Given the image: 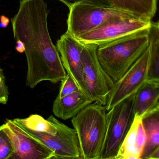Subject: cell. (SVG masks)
<instances>
[{
  "instance_id": "7c38bea8",
  "label": "cell",
  "mask_w": 159,
  "mask_h": 159,
  "mask_svg": "<svg viewBox=\"0 0 159 159\" xmlns=\"http://www.w3.org/2000/svg\"><path fill=\"white\" fill-rule=\"evenodd\" d=\"M146 140L142 119L134 116L116 159H142Z\"/></svg>"
},
{
  "instance_id": "ffe728a7",
  "label": "cell",
  "mask_w": 159,
  "mask_h": 159,
  "mask_svg": "<svg viewBox=\"0 0 159 159\" xmlns=\"http://www.w3.org/2000/svg\"><path fill=\"white\" fill-rule=\"evenodd\" d=\"M80 90L78 86L72 77L67 74L65 78L61 80V85L57 97L62 98Z\"/></svg>"
},
{
  "instance_id": "ac0fdd59",
  "label": "cell",
  "mask_w": 159,
  "mask_h": 159,
  "mask_svg": "<svg viewBox=\"0 0 159 159\" xmlns=\"http://www.w3.org/2000/svg\"><path fill=\"white\" fill-rule=\"evenodd\" d=\"M13 121L17 125L23 126L35 131L56 135L57 129L52 123L38 115H33L25 119H15Z\"/></svg>"
},
{
  "instance_id": "4316f807",
  "label": "cell",
  "mask_w": 159,
  "mask_h": 159,
  "mask_svg": "<svg viewBox=\"0 0 159 159\" xmlns=\"http://www.w3.org/2000/svg\"><path fill=\"white\" fill-rule=\"evenodd\" d=\"M156 24H157V26L159 28V22H157V23H156Z\"/></svg>"
},
{
  "instance_id": "ba28073f",
  "label": "cell",
  "mask_w": 159,
  "mask_h": 159,
  "mask_svg": "<svg viewBox=\"0 0 159 159\" xmlns=\"http://www.w3.org/2000/svg\"><path fill=\"white\" fill-rule=\"evenodd\" d=\"M47 119L57 128L56 135L35 131L17 125L50 148L55 154V159H80V147L75 129L65 125L53 115Z\"/></svg>"
},
{
  "instance_id": "4fadbf2b",
  "label": "cell",
  "mask_w": 159,
  "mask_h": 159,
  "mask_svg": "<svg viewBox=\"0 0 159 159\" xmlns=\"http://www.w3.org/2000/svg\"><path fill=\"white\" fill-rule=\"evenodd\" d=\"M93 102L89 95L80 90L62 98L57 97L53 103L54 115L63 120L73 118L80 111Z\"/></svg>"
},
{
  "instance_id": "9a60e30c",
  "label": "cell",
  "mask_w": 159,
  "mask_h": 159,
  "mask_svg": "<svg viewBox=\"0 0 159 159\" xmlns=\"http://www.w3.org/2000/svg\"><path fill=\"white\" fill-rule=\"evenodd\" d=\"M112 7L139 18L151 21L157 11V0H108Z\"/></svg>"
},
{
  "instance_id": "7a4b0ae2",
  "label": "cell",
  "mask_w": 159,
  "mask_h": 159,
  "mask_svg": "<svg viewBox=\"0 0 159 159\" xmlns=\"http://www.w3.org/2000/svg\"><path fill=\"white\" fill-rule=\"evenodd\" d=\"M150 28L98 47V60L115 82L126 73L148 47Z\"/></svg>"
},
{
  "instance_id": "7402d4cb",
  "label": "cell",
  "mask_w": 159,
  "mask_h": 159,
  "mask_svg": "<svg viewBox=\"0 0 159 159\" xmlns=\"http://www.w3.org/2000/svg\"><path fill=\"white\" fill-rule=\"evenodd\" d=\"M8 89L6 85L2 70L0 68V103L6 104L8 99Z\"/></svg>"
},
{
  "instance_id": "44dd1931",
  "label": "cell",
  "mask_w": 159,
  "mask_h": 159,
  "mask_svg": "<svg viewBox=\"0 0 159 159\" xmlns=\"http://www.w3.org/2000/svg\"><path fill=\"white\" fill-rule=\"evenodd\" d=\"M68 6L70 9L73 6L80 3L90 4L99 6L112 7L108 0H59Z\"/></svg>"
},
{
  "instance_id": "603a6c76",
  "label": "cell",
  "mask_w": 159,
  "mask_h": 159,
  "mask_svg": "<svg viewBox=\"0 0 159 159\" xmlns=\"http://www.w3.org/2000/svg\"><path fill=\"white\" fill-rule=\"evenodd\" d=\"M9 22H10V21H9V18L2 15L0 17V27L6 28L8 26Z\"/></svg>"
},
{
  "instance_id": "9c48e42d",
  "label": "cell",
  "mask_w": 159,
  "mask_h": 159,
  "mask_svg": "<svg viewBox=\"0 0 159 159\" xmlns=\"http://www.w3.org/2000/svg\"><path fill=\"white\" fill-rule=\"evenodd\" d=\"M150 45L114 86L106 105L109 111L121 101L134 94L147 80Z\"/></svg>"
},
{
  "instance_id": "5b68a950",
  "label": "cell",
  "mask_w": 159,
  "mask_h": 159,
  "mask_svg": "<svg viewBox=\"0 0 159 159\" xmlns=\"http://www.w3.org/2000/svg\"><path fill=\"white\" fill-rule=\"evenodd\" d=\"M131 17L136 16L114 7L80 3L70 8L67 32L76 38L109 20Z\"/></svg>"
},
{
  "instance_id": "e0dca14e",
  "label": "cell",
  "mask_w": 159,
  "mask_h": 159,
  "mask_svg": "<svg viewBox=\"0 0 159 159\" xmlns=\"http://www.w3.org/2000/svg\"><path fill=\"white\" fill-rule=\"evenodd\" d=\"M150 54L147 72V80L159 83V28L152 23L149 29Z\"/></svg>"
},
{
  "instance_id": "d4e9b609",
  "label": "cell",
  "mask_w": 159,
  "mask_h": 159,
  "mask_svg": "<svg viewBox=\"0 0 159 159\" xmlns=\"http://www.w3.org/2000/svg\"><path fill=\"white\" fill-rule=\"evenodd\" d=\"M148 159H159V146L155 151L148 157Z\"/></svg>"
},
{
  "instance_id": "52a82bcc",
  "label": "cell",
  "mask_w": 159,
  "mask_h": 159,
  "mask_svg": "<svg viewBox=\"0 0 159 159\" xmlns=\"http://www.w3.org/2000/svg\"><path fill=\"white\" fill-rule=\"evenodd\" d=\"M152 24L151 21L136 17L112 19L75 38L81 44L99 47L140 30L150 28Z\"/></svg>"
},
{
  "instance_id": "83f0119b",
  "label": "cell",
  "mask_w": 159,
  "mask_h": 159,
  "mask_svg": "<svg viewBox=\"0 0 159 159\" xmlns=\"http://www.w3.org/2000/svg\"></svg>"
},
{
  "instance_id": "8fae6325",
  "label": "cell",
  "mask_w": 159,
  "mask_h": 159,
  "mask_svg": "<svg viewBox=\"0 0 159 159\" xmlns=\"http://www.w3.org/2000/svg\"><path fill=\"white\" fill-rule=\"evenodd\" d=\"M57 47L67 74L74 79L80 90L88 93L81 59L82 44L66 32L58 40Z\"/></svg>"
},
{
  "instance_id": "30bf717a",
  "label": "cell",
  "mask_w": 159,
  "mask_h": 159,
  "mask_svg": "<svg viewBox=\"0 0 159 159\" xmlns=\"http://www.w3.org/2000/svg\"><path fill=\"white\" fill-rule=\"evenodd\" d=\"M4 129L12 143L14 153L11 159H55L54 152L31 136L13 120L7 119Z\"/></svg>"
},
{
  "instance_id": "8992f818",
  "label": "cell",
  "mask_w": 159,
  "mask_h": 159,
  "mask_svg": "<svg viewBox=\"0 0 159 159\" xmlns=\"http://www.w3.org/2000/svg\"><path fill=\"white\" fill-rule=\"evenodd\" d=\"M95 45L82 44L81 59L88 93L93 102L106 105L115 81L102 67Z\"/></svg>"
},
{
  "instance_id": "2e32d148",
  "label": "cell",
  "mask_w": 159,
  "mask_h": 159,
  "mask_svg": "<svg viewBox=\"0 0 159 159\" xmlns=\"http://www.w3.org/2000/svg\"><path fill=\"white\" fill-rule=\"evenodd\" d=\"M147 140L142 159L148 157L159 146V110L154 109L142 118Z\"/></svg>"
},
{
  "instance_id": "277c9868",
  "label": "cell",
  "mask_w": 159,
  "mask_h": 159,
  "mask_svg": "<svg viewBox=\"0 0 159 159\" xmlns=\"http://www.w3.org/2000/svg\"><path fill=\"white\" fill-rule=\"evenodd\" d=\"M135 94L107 111L106 133L100 159H116L134 119Z\"/></svg>"
},
{
  "instance_id": "484cf974",
  "label": "cell",
  "mask_w": 159,
  "mask_h": 159,
  "mask_svg": "<svg viewBox=\"0 0 159 159\" xmlns=\"http://www.w3.org/2000/svg\"><path fill=\"white\" fill-rule=\"evenodd\" d=\"M155 109H157L159 110V101L158 102L157 104V106H156V108Z\"/></svg>"
},
{
  "instance_id": "d6986e66",
  "label": "cell",
  "mask_w": 159,
  "mask_h": 159,
  "mask_svg": "<svg viewBox=\"0 0 159 159\" xmlns=\"http://www.w3.org/2000/svg\"><path fill=\"white\" fill-rule=\"evenodd\" d=\"M12 143L4 129L3 125L0 126V159H11L13 155Z\"/></svg>"
},
{
  "instance_id": "6da1fadb",
  "label": "cell",
  "mask_w": 159,
  "mask_h": 159,
  "mask_svg": "<svg viewBox=\"0 0 159 159\" xmlns=\"http://www.w3.org/2000/svg\"><path fill=\"white\" fill-rule=\"evenodd\" d=\"M19 4L11 23L14 38L25 47L27 86L34 88L43 81H61L67 74L48 31L47 4L44 0H20Z\"/></svg>"
},
{
  "instance_id": "cb8c5ba5",
  "label": "cell",
  "mask_w": 159,
  "mask_h": 159,
  "mask_svg": "<svg viewBox=\"0 0 159 159\" xmlns=\"http://www.w3.org/2000/svg\"><path fill=\"white\" fill-rule=\"evenodd\" d=\"M16 49L19 53H21L25 52V47H24V44L20 40H17Z\"/></svg>"
},
{
  "instance_id": "5bb4252c",
  "label": "cell",
  "mask_w": 159,
  "mask_h": 159,
  "mask_svg": "<svg viewBox=\"0 0 159 159\" xmlns=\"http://www.w3.org/2000/svg\"><path fill=\"white\" fill-rule=\"evenodd\" d=\"M159 100V83L147 81L135 94L134 116L143 118L156 108Z\"/></svg>"
},
{
  "instance_id": "3957f363",
  "label": "cell",
  "mask_w": 159,
  "mask_h": 159,
  "mask_svg": "<svg viewBox=\"0 0 159 159\" xmlns=\"http://www.w3.org/2000/svg\"><path fill=\"white\" fill-rule=\"evenodd\" d=\"M106 105L94 102L83 108L71 123L77 133L80 159H100L107 130Z\"/></svg>"
}]
</instances>
